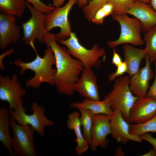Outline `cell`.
Returning a JSON list of instances; mask_svg holds the SVG:
<instances>
[{"label":"cell","mask_w":156,"mask_h":156,"mask_svg":"<svg viewBox=\"0 0 156 156\" xmlns=\"http://www.w3.org/2000/svg\"><path fill=\"white\" fill-rule=\"evenodd\" d=\"M14 51V49L13 48L10 49L5 52L2 53L0 55V69L1 70H3L5 68V66L3 63V60L6 57L8 56Z\"/></svg>","instance_id":"35"},{"label":"cell","mask_w":156,"mask_h":156,"mask_svg":"<svg viewBox=\"0 0 156 156\" xmlns=\"http://www.w3.org/2000/svg\"><path fill=\"white\" fill-rule=\"evenodd\" d=\"M123 61L119 54L114 48L113 49V54L111 60L112 64L116 67L121 64Z\"/></svg>","instance_id":"33"},{"label":"cell","mask_w":156,"mask_h":156,"mask_svg":"<svg viewBox=\"0 0 156 156\" xmlns=\"http://www.w3.org/2000/svg\"><path fill=\"white\" fill-rule=\"evenodd\" d=\"M112 18L119 23L120 31L117 39L107 42L109 48L113 49L122 44L141 46L144 44L141 34V24L138 19L130 17L126 13L113 14L112 15Z\"/></svg>","instance_id":"5"},{"label":"cell","mask_w":156,"mask_h":156,"mask_svg":"<svg viewBox=\"0 0 156 156\" xmlns=\"http://www.w3.org/2000/svg\"><path fill=\"white\" fill-rule=\"evenodd\" d=\"M96 76L91 69L85 68L74 86L75 91L85 99L100 100Z\"/></svg>","instance_id":"15"},{"label":"cell","mask_w":156,"mask_h":156,"mask_svg":"<svg viewBox=\"0 0 156 156\" xmlns=\"http://www.w3.org/2000/svg\"><path fill=\"white\" fill-rule=\"evenodd\" d=\"M12 117L10 126L13 133L12 143L14 156H36L34 140V129L29 125L17 124Z\"/></svg>","instance_id":"6"},{"label":"cell","mask_w":156,"mask_h":156,"mask_svg":"<svg viewBox=\"0 0 156 156\" xmlns=\"http://www.w3.org/2000/svg\"><path fill=\"white\" fill-rule=\"evenodd\" d=\"M136 0H108L107 2L112 3L114 7V14L127 13L131 8Z\"/></svg>","instance_id":"27"},{"label":"cell","mask_w":156,"mask_h":156,"mask_svg":"<svg viewBox=\"0 0 156 156\" xmlns=\"http://www.w3.org/2000/svg\"><path fill=\"white\" fill-rule=\"evenodd\" d=\"M58 43L55 34L47 32L44 43L51 49L55 57L56 73L54 85L59 94L70 96L75 91V85L84 67L79 60L72 57L67 49Z\"/></svg>","instance_id":"1"},{"label":"cell","mask_w":156,"mask_h":156,"mask_svg":"<svg viewBox=\"0 0 156 156\" xmlns=\"http://www.w3.org/2000/svg\"></svg>","instance_id":"41"},{"label":"cell","mask_w":156,"mask_h":156,"mask_svg":"<svg viewBox=\"0 0 156 156\" xmlns=\"http://www.w3.org/2000/svg\"><path fill=\"white\" fill-rule=\"evenodd\" d=\"M110 120L111 134L118 143L125 144L129 141L141 142L142 140L140 136L130 132V124L124 118L121 112L114 111Z\"/></svg>","instance_id":"12"},{"label":"cell","mask_w":156,"mask_h":156,"mask_svg":"<svg viewBox=\"0 0 156 156\" xmlns=\"http://www.w3.org/2000/svg\"><path fill=\"white\" fill-rule=\"evenodd\" d=\"M26 4L31 16L22 24L23 36L22 41L32 47L34 45L36 40L40 43L44 42V36L47 32L45 23L47 14L37 10L26 1Z\"/></svg>","instance_id":"8"},{"label":"cell","mask_w":156,"mask_h":156,"mask_svg":"<svg viewBox=\"0 0 156 156\" xmlns=\"http://www.w3.org/2000/svg\"><path fill=\"white\" fill-rule=\"evenodd\" d=\"M116 71L109 74L108 77V80L110 81H114L116 78L122 76L127 71V64L124 61L117 66Z\"/></svg>","instance_id":"29"},{"label":"cell","mask_w":156,"mask_h":156,"mask_svg":"<svg viewBox=\"0 0 156 156\" xmlns=\"http://www.w3.org/2000/svg\"><path fill=\"white\" fill-rule=\"evenodd\" d=\"M80 117L79 112L77 111L74 112L69 114L67 122L68 128L73 130L76 135L75 142L77 146L75 151L78 155H81L86 152L90 145L82 131Z\"/></svg>","instance_id":"19"},{"label":"cell","mask_w":156,"mask_h":156,"mask_svg":"<svg viewBox=\"0 0 156 156\" xmlns=\"http://www.w3.org/2000/svg\"><path fill=\"white\" fill-rule=\"evenodd\" d=\"M32 5L37 10L47 14L51 12L54 7L52 5L46 4L40 0H24Z\"/></svg>","instance_id":"28"},{"label":"cell","mask_w":156,"mask_h":156,"mask_svg":"<svg viewBox=\"0 0 156 156\" xmlns=\"http://www.w3.org/2000/svg\"><path fill=\"white\" fill-rule=\"evenodd\" d=\"M88 3V0H78L77 3L79 8H82L87 4Z\"/></svg>","instance_id":"38"},{"label":"cell","mask_w":156,"mask_h":156,"mask_svg":"<svg viewBox=\"0 0 156 156\" xmlns=\"http://www.w3.org/2000/svg\"><path fill=\"white\" fill-rule=\"evenodd\" d=\"M36 53V57L32 61L25 62L21 59L15 60L12 63L16 66L20 68V73L23 74L26 70H29L35 73L34 76L27 80L25 86L27 88H39L43 83L54 85V80L56 69L53 68L55 65L54 53L50 47H47L44 52V56L40 57L37 53L35 46L32 47Z\"/></svg>","instance_id":"2"},{"label":"cell","mask_w":156,"mask_h":156,"mask_svg":"<svg viewBox=\"0 0 156 156\" xmlns=\"http://www.w3.org/2000/svg\"><path fill=\"white\" fill-rule=\"evenodd\" d=\"M143 40L147 57L151 63L154 62L156 61V26L144 34Z\"/></svg>","instance_id":"23"},{"label":"cell","mask_w":156,"mask_h":156,"mask_svg":"<svg viewBox=\"0 0 156 156\" xmlns=\"http://www.w3.org/2000/svg\"><path fill=\"white\" fill-rule=\"evenodd\" d=\"M108 0H90L87 4L82 8L85 18L89 21L91 20L96 11L106 2Z\"/></svg>","instance_id":"26"},{"label":"cell","mask_w":156,"mask_h":156,"mask_svg":"<svg viewBox=\"0 0 156 156\" xmlns=\"http://www.w3.org/2000/svg\"><path fill=\"white\" fill-rule=\"evenodd\" d=\"M126 14L133 16L140 21L141 31L144 34L156 26V12L148 4L136 0Z\"/></svg>","instance_id":"17"},{"label":"cell","mask_w":156,"mask_h":156,"mask_svg":"<svg viewBox=\"0 0 156 156\" xmlns=\"http://www.w3.org/2000/svg\"><path fill=\"white\" fill-rule=\"evenodd\" d=\"M52 5L54 8L63 5L65 0H52Z\"/></svg>","instance_id":"36"},{"label":"cell","mask_w":156,"mask_h":156,"mask_svg":"<svg viewBox=\"0 0 156 156\" xmlns=\"http://www.w3.org/2000/svg\"><path fill=\"white\" fill-rule=\"evenodd\" d=\"M107 16L106 14L101 8L96 12L92 18L91 21L96 25H101L104 22L105 18Z\"/></svg>","instance_id":"30"},{"label":"cell","mask_w":156,"mask_h":156,"mask_svg":"<svg viewBox=\"0 0 156 156\" xmlns=\"http://www.w3.org/2000/svg\"><path fill=\"white\" fill-rule=\"evenodd\" d=\"M70 107L78 109H86L91 111L94 115L105 114L112 116L114 113L110 105L105 99L101 101L85 99L81 102L71 103Z\"/></svg>","instance_id":"20"},{"label":"cell","mask_w":156,"mask_h":156,"mask_svg":"<svg viewBox=\"0 0 156 156\" xmlns=\"http://www.w3.org/2000/svg\"><path fill=\"white\" fill-rule=\"evenodd\" d=\"M130 133L140 136L147 133H156V114L151 119L141 124H130Z\"/></svg>","instance_id":"25"},{"label":"cell","mask_w":156,"mask_h":156,"mask_svg":"<svg viewBox=\"0 0 156 156\" xmlns=\"http://www.w3.org/2000/svg\"><path fill=\"white\" fill-rule=\"evenodd\" d=\"M144 66L140 68L138 71L130 77L129 85L133 94L138 98L146 96L148 90L149 82L154 74L151 67V62L147 57Z\"/></svg>","instance_id":"13"},{"label":"cell","mask_w":156,"mask_h":156,"mask_svg":"<svg viewBox=\"0 0 156 156\" xmlns=\"http://www.w3.org/2000/svg\"><path fill=\"white\" fill-rule=\"evenodd\" d=\"M78 0H68L64 5L54 8L50 13L47 14L45 23L47 32H49L54 28H60V32L55 34L58 42L66 40L70 37L71 30L68 20L70 11L73 6L77 3Z\"/></svg>","instance_id":"9"},{"label":"cell","mask_w":156,"mask_h":156,"mask_svg":"<svg viewBox=\"0 0 156 156\" xmlns=\"http://www.w3.org/2000/svg\"><path fill=\"white\" fill-rule=\"evenodd\" d=\"M139 1L148 4L150 0H137Z\"/></svg>","instance_id":"40"},{"label":"cell","mask_w":156,"mask_h":156,"mask_svg":"<svg viewBox=\"0 0 156 156\" xmlns=\"http://www.w3.org/2000/svg\"><path fill=\"white\" fill-rule=\"evenodd\" d=\"M148 4L151 8L156 12V0H150Z\"/></svg>","instance_id":"39"},{"label":"cell","mask_w":156,"mask_h":156,"mask_svg":"<svg viewBox=\"0 0 156 156\" xmlns=\"http://www.w3.org/2000/svg\"><path fill=\"white\" fill-rule=\"evenodd\" d=\"M129 75L121 76L116 78L112 90L104 97L113 111L118 110L129 122L131 109L138 98L131 92L129 85Z\"/></svg>","instance_id":"3"},{"label":"cell","mask_w":156,"mask_h":156,"mask_svg":"<svg viewBox=\"0 0 156 156\" xmlns=\"http://www.w3.org/2000/svg\"><path fill=\"white\" fill-rule=\"evenodd\" d=\"M156 114V101L146 96L138 98L131 109L129 122L134 124L144 123Z\"/></svg>","instance_id":"16"},{"label":"cell","mask_w":156,"mask_h":156,"mask_svg":"<svg viewBox=\"0 0 156 156\" xmlns=\"http://www.w3.org/2000/svg\"><path fill=\"white\" fill-rule=\"evenodd\" d=\"M112 116L105 114H94L90 144L92 151L98 147L107 148L108 140L107 137L111 134L110 120Z\"/></svg>","instance_id":"11"},{"label":"cell","mask_w":156,"mask_h":156,"mask_svg":"<svg viewBox=\"0 0 156 156\" xmlns=\"http://www.w3.org/2000/svg\"><path fill=\"white\" fill-rule=\"evenodd\" d=\"M26 92L21 88L16 74L11 78L9 75H0V100L8 103L9 111H16L23 105V97Z\"/></svg>","instance_id":"10"},{"label":"cell","mask_w":156,"mask_h":156,"mask_svg":"<svg viewBox=\"0 0 156 156\" xmlns=\"http://www.w3.org/2000/svg\"><path fill=\"white\" fill-rule=\"evenodd\" d=\"M78 109L80 111V120L83 128V135L90 144L94 114L91 111L86 109L79 108Z\"/></svg>","instance_id":"24"},{"label":"cell","mask_w":156,"mask_h":156,"mask_svg":"<svg viewBox=\"0 0 156 156\" xmlns=\"http://www.w3.org/2000/svg\"><path fill=\"white\" fill-rule=\"evenodd\" d=\"M106 14L107 16L114 14V8L112 4L107 2L101 7Z\"/></svg>","instance_id":"34"},{"label":"cell","mask_w":156,"mask_h":156,"mask_svg":"<svg viewBox=\"0 0 156 156\" xmlns=\"http://www.w3.org/2000/svg\"><path fill=\"white\" fill-rule=\"evenodd\" d=\"M26 7L24 0H0V11L5 14L21 17Z\"/></svg>","instance_id":"22"},{"label":"cell","mask_w":156,"mask_h":156,"mask_svg":"<svg viewBox=\"0 0 156 156\" xmlns=\"http://www.w3.org/2000/svg\"><path fill=\"white\" fill-rule=\"evenodd\" d=\"M124 61L127 68V73L130 77L135 75L139 70L142 60L147 57L144 49L134 47L128 44H123Z\"/></svg>","instance_id":"18"},{"label":"cell","mask_w":156,"mask_h":156,"mask_svg":"<svg viewBox=\"0 0 156 156\" xmlns=\"http://www.w3.org/2000/svg\"><path fill=\"white\" fill-rule=\"evenodd\" d=\"M30 109L33 112L30 115L26 113V108L23 105L16 111H9V113L18 124L31 126L38 134L44 137L45 135L44 128L53 125L55 123L45 116V108L36 102H33Z\"/></svg>","instance_id":"7"},{"label":"cell","mask_w":156,"mask_h":156,"mask_svg":"<svg viewBox=\"0 0 156 156\" xmlns=\"http://www.w3.org/2000/svg\"><path fill=\"white\" fill-rule=\"evenodd\" d=\"M16 16L0 13V48L5 49L16 42L21 35V27L16 23Z\"/></svg>","instance_id":"14"},{"label":"cell","mask_w":156,"mask_h":156,"mask_svg":"<svg viewBox=\"0 0 156 156\" xmlns=\"http://www.w3.org/2000/svg\"><path fill=\"white\" fill-rule=\"evenodd\" d=\"M142 156H156V149L154 148L151 149L148 152L141 155Z\"/></svg>","instance_id":"37"},{"label":"cell","mask_w":156,"mask_h":156,"mask_svg":"<svg viewBox=\"0 0 156 156\" xmlns=\"http://www.w3.org/2000/svg\"><path fill=\"white\" fill-rule=\"evenodd\" d=\"M155 68V79L152 84L148 90L146 96L156 101V61L154 62Z\"/></svg>","instance_id":"31"},{"label":"cell","mask_w":156,"mask_h":156,"mask_svg":"<svg viewBox=\"0 0 156 156\" xmlns=\"http://www.w3.org/2000/svg\"><path fill=\"white\" fill-rule=\"evenodd\" d=\"M142 140H145L150 144L156 149V138L153 136L149 133H144L140 136Z\"/></svg>","instance_id":"32"},{"label":"cell","mask_w":156,"mask_h":156,"mask_svg":"<svg viewBox=\"0 0 156 156\" xmlns=\"http://www.w3.org/2000/svg\"><path fill=\"white\" fill-rule=\"evenodd\" d=\"M58 43L65 46L69 54L79 60L85 68H98L102 64L100 58L102 57L105 60L106 52L104 48L94 43L92 48L87 49L81 44L75 32H72L69 38Z\"/></svg>","instance_id":"4"},{"label":"cell","mask_w":156,"mask_h":156,"mask_svg":"<svg viewBox=\"0 0 156 156\" xmlns=\"http://www.w3.org/2000/svg\"><path fill=\"white\" fill-rule=\"evenodd\" d=\"M9 113V111L5 107L0 109V141L10 155L14 156L12 138L9 133L10 118Z\"/></svg>","instance_id":"21"}]
</instances>
